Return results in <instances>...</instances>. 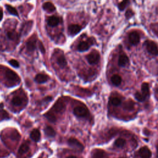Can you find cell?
<instances>
[{
	"mask_svg": "<svg viewBox=\"0 0 158 158\" xmlns=\"http://www.w3.org/2000/svg\"><path fill=\"white\" fill-rule=\"evenodd\" d=\"M135 97L137 100H138V101L142 102L143 101H145V96L142 94V93H140L139 92H137L135 94Z\"/></svg>",
	"mask_w": 158,
	"mask_h": 158,
	"instance_id": "f546056e",
	"label": "cell"
},
{
	"mask_svg": "<svg viewBox=\"0 0 158 158\" xmlns=\"http://www.w3.org/2000/svg\"><path fill=\"white\" fill-rule=\"evenodd\" d=\"M119 158H125V157H119Z\"/></svg>",
	"mask_w": 158,
	"mask_h": 158,
	"instance_id": "8d00e7d4",
	"label": "cell"
},
{
	"mask_svg": "<svg viewBox=\"0 0 158 158\" xmlns=\"http://www.w3.org/2000/svg\"><path fill=\"white\" fill-rule=\"evenodd\" d=\"M9 62L11 66L14 67H19V63L18 62V61H17L15 60H11L9 61Z\"/></svg>",
	"mask_w": 158,
	"mask_h": 158,
	"instance_id": "1f68e13d",
	"label": "cell"
},
{
	"mask_svg": "<svg viewBox=\"0 0 158 158\" xmlns=\"http://www.w3.org/2000/svg\"><path fill=\"white\" fill-rule=\"evenodd\" d=\"M125 143H126L125 140L124 138H119L118 139H117L114 143L115 146L118 148L124 147Z\"/></svg>",
	"mask_w": 158,
	"mask_h": 158,
	"instance_id": "cb8c5ba5",
	"label": "cell"
},
{
	"mask_svg": "<svg viewBox=\"0 0 158 158\" xmlns=\"http://www.w3.org/2000/svg\"><path fill=\"white\" fill-rule=\"evenodd\" d=\"M128 61H129V60H128V57H127V56L125 54H122L119 56L118 64L120 66L124 67L127 65Z\"/></svg>",
	"mask_w": 158,
	"mask_h": 158,
	"instance_id": "7c38bea8",
	"label": "cell"
},
{
	"mask_svg": "<svg viewBox=\"0 0 158 158\" xmlns=\"http://www.w3.org/2000/svg\"><path fill=\"white\" fill-rule=\"evenodd\" d=\"M111 103L114 106H118L121 104V99L118 97H114L111 99Z\"/></svg>",
	"mask_w": 158,
	"mask_h": 158,
	"instance_id": "83f0119b",
	"label": "cell"
},
{
	"mask_svg": "<svg viewBox=\"0 0 158 158\" xmlns=\"http://www.w3.org/2000/svg\"><path fill=\"white\" fill-rule=\"evenodd\" d=\"M6 7L7 10L9 11V13L10 14H13L14 16H19L18 13H17V11L16 9L15 8L11 6H10L9 4L6 5Z\"/></svg>",
	"mask_w": 158,
	"mask_h": 158,
	"instance_id": "d4e9b609",
	"label": "cell"
},
{
	"mask_svg": "<svg viewBox=\"0 0 158 158\" xmlns=\"http://www.w3.org/2000/svg\"><path fill=\"white\" fill-rule=\"evenodd\" d=\"M81 29L80 26L77 24H72L69 27V32L72 35H75L77 34Z\"/></svg>",
	"mask_w": 158,
	"mask_h": 158,
	"instance_id": "30bf717a",
	"label": "cell"
},
{
	"mask_svg": "<svg viewBox=\"0 0 158 158\" xmlns=\"http://www.w3.org/2000/svg\"><path fill=\"white\" fill-rule=\"evenodd\" d=\"M146 50L150 54L153 55H158V47L157 45L153 41L148 40L145 43Z\"/></svg>",
	"mask_w": 158,
	"mask_h": 158,
	"instance_id": "3957f363",
	"label": "cell"
},
{
	"mask_svg": "<svg viewBox=\"0 0 158 158\" xmlns=\"http://www.w3.org/2000/svg\"><path fill=\"white\" fill-rule=\"evenodd\" d=\"M28 150H29V143L28 142H26L20 146L18 153L19 154H22L26 153Z\"/></svg>",
	"mask_w": 158,
	"mask_h": 158,
	"instance_id": "d6986e66",
	"label": "cell"
},
{
	"mask_svg": "<svg viewBox=\"0 0 158 158\" xmlns=\"http://www.w3.org/2000/svg\"><path fill=\"white\" fill-rule=\"evenodd\" d=\"M41 137V134L38 129H34L30 133L31 138L35 142H38Z\"/></svg>",
	"mask_w": 158,
	"mask_h": 158,
	"instance_id": "9a60e30c",
	"label": "cell"
},
{
	"mask_svg": "<svg viewBox=\"0 0 158 158\" xmlns=\"http://www.w3.org/2000/svg\"><path fill=\"white\" fill-rule=\"evenodd\" d=\"M142 94L145 96H148L149 95V87L148 83H143L142 85Z\"/></svg>",
	"mask_w": 158,
	"mask_h": 158,
	"instance_id": "603a6c76",
	"label": "cell"
},
{
	"mask_svg": "<svg viewBox=\"0 0 158 158\" xmlns=\"http://www.w3.org/2000/svg\"><path fill=\"white\" fill-rule=\"evenodd\" d=\"M128 39H129V41L131 44L133 45H137L139 43L140 38L139 34L137 32H133L129 34Z\"/></svg>",
	"mask_w": 158,
	"mask_h": 158,
	"instance_id": "8992f818",
	"label": "cell"
},
{
	"mask_svg": "<svg viewBox=\"0 0 158 158\" xmlns=\"http://www.w3.org/2000/svg\"><path fill=\"white\" fill-rule=\"evenodd\" d=\"M39 47H40V49L41 50V51H42V52H43V53H45V48H44V46L42 44V43L41 42H39Z\"/></svg>",
	"mask_w": 158,
	"mask_h": 158,
	"instance_id": "836d02e7",
	"label": "cell"
},
{
	"mask_svg": "<svg viewBox=\"0 0 158 158\" xmlns=\"http://www.w3.org/2000/svg\"><path fill=\"white\" fill-rule=\"evenodd\" d=\"M133 15V11L131 10H128L126 13V17L127 18H130Z\"/></svg>",
	"mask_w": 158,
	"mask_h": 158,
	"instance_id": "d6a6232c",
	"label": "cell"
},
{
	"mask_svg": "<svg viewBox=\"0 0 158 158\" xmlns=\"http://www.w3.org/2000/svg\"><path fill=\"white\" fill-rule=\"evenodd\" d=\"M135 103L132 100H128L125 101L124 104H123V108L124 109L127 111H132L134 109Z\"/></svg>",
	"mask_w": 158,
	"mask_h": 158,
	"instance_id": "ffe728a7",
	"label": "cell"
},
{
	"mask_svg": "<svg viewBox=\"0 0 158 158\" xmlns=\"http://www.w3.org/2000/svg\"><path fill=\"white\" fill-rule=\"evenodd\" d=\"M12 104L13 105H14V106H21V105L22 104V99L19 97V96H15L12 99Z\"/></svg>",
	"mask_w": 158,
	"mask_h": 158,
	"instance_id": "4316f807",
	"label": "cell"
},
{
	"mask_svg": "<svg viewBox=\"0 0 158 158\" xmlns=\"http://www.w3.org/2000/svg\"><path fill=\"white\" fill-rule=\"evenodd\" d=\"M57 63L58 64V65L62 68L65 67L67 66V61L63 55L58 56L57 58Z\"/></svg>",
	"mask_w": 158,
	"mask_h": 158,
	"instance_id": "2e32d148",
	"label": "cell"
},
{
	"mask_svg": "<svg viewBox=\"0 0 158 158\" xmlns=\"http://www.w3.org/2000/svg\"><path fill=\"white\" fill-rule=\"evenodd\" d=\"M37 39L35 37H32L27 42V49L28 51H33L36 48Z\"/></svg>",
	"mask_w": 158,
	"mask_h": 158,
	"instance_id": "ba28073f",
	"label": "cell"
},
{
	"mask_svg": "<svg viewBox=\"0 0 158 158\" xmlns=\"http://www.w3.org/2000/svg\"><path fill=\"white\" fill-rule=\"evenodd\" d=\"M51 109H52L50 111V112L54 114L55 113H62L64 109H65V103H64V102L62 100H61V99H59V100L55 104L53 107Z\"/></svg>",
	"mask_w": 158,
	"mask_h": 158,
	"instance_id": "7a4b0ae2",
	"label": "cell"
},
{
	"mask_svg": "<svg viewBox=\"0 0 158 158\" xmlns=\"http://www.w3.org/2000/svg\"><path fill=\"white\" fill-rule=\"evenodd\" d=\"M128 3H129V1H128V0H123V1L119 4V9L121 11L124 10L126 8Z\"/></svg>",
	"mask_w": 158,
	"mask_h": 158,
	"instance_id": "4dcf8cb0",
	"label": "cell"
},
{
	"mask_svg": "<svg viewBox=\"0 0 158 158\" xmlns=\"http://www.w3.org/2000/svg\"><path fill=\"white\" fill-rule=\"evenodd\" d=\"M45 133L46 134V135H47L49 137H52L55 136L56 135V132L53 129V128H52L50 126L46 127L45 128Z\"/></svg>",
	"mask_w": 158,
	"mask_h": 158,
	"instance_id": "44dd1931",
	"label": "cell"
},
{
	"mask_svg": "<svg viewBox=\"0 0 158 158\" xmlns=\"http://www.w3.org/2000/svg\"><path fill=\"white\" fill-rule=\"evenodd\" d=\"M92 158H105L106 153L105 151L100 149H95L92 151Z\"/></svg>",
	"mask_w": 158,
	"mask_h": 158,
	"instance_id": "9c48e42d",
	"label": "cell"
},
{
	"mask_svg": "<svg viewBox=\"0 0 158 158\" xmlns=\"http://www.w3.org/2000/svg\"><path fill=\"white\" fill-rule=\"evenodd\" d=\"M6 77H7L10 80H16L18 78V76L16 74V73L11 70H8L6 72Z\"/></svg>",
	"mask_w": 158,
	"mask_h": 158,
	"instance_id": "ac0fdd59",
	"label": "cell"
},
{
	"mask_svg": "<svg viewBox=\"0 0 158 158\" xmlns=\"http://www.w3.org/2000/svg\"><path fill=\"white\" fill-rule=\"evenodd\" d=\"M3 11L0 10V21H1V19H3Z\"/></svg>",
	"mask_w": 158,
	"mask_h": 158,
	"instance_id": "e575fe53",
	"label": "cell"
},
{
	"mask_svg": "<svg viewBox=\"0 0 158 158\" xmlns=\"http://www.w3.org/2000/svg\"><path fill=\"white\" fill-rule=\"evenodd\" d=\"M90 44L88 42H81L78 45V50L80 51H85L90 48Z\"/></svg>",
	"mask_w": 158,
	"mask_h": 158,
	"instance_id": "e0dca14e",
	"label": "cell"
},
{
	"mask_svg": "<svg viewBox=\"0 0 158 158\" xmlns=\"http://www.w3.org/2000/svg\"><path fill=\"white\" fill-rule=\"evenodd\" d=\"M40 158H43V157H40Z\"/></svg>",
	"mask_w": 158,
	"mask_h": 158,
	"instance_id": "74e56055",
	"label": "cell"
},
{
	"mask_svg": "<svg viewBox=\"0 0 158 158\" xmlns=\"http://www.w3.org/2000/svg\"><path fill=\"white\" fill-rule=\"evenodd\" d=\"M111 81H112V83L114 85L119 86L122 82V78L119 75H114L113 77H111Z\"/></svg>",
	"mask_w": 158,
	"mask_h": 158,
	"instance_id": "7402d4cb",
	"label": "cell"
},
{
	"mask_svg": "<svg viewBox=\"0 0 158 158\" xmlns=\"http://www.w3.org/2000/svg\"><path fill=\"white\" fill-rule=\"evenodd\" d=\"M7 36L10 39V40H16L18 37V35H17V33L14 31V30H11V31H9L7 33Z\"/></svg>",
	"mask_w": 158,
	"mask_h": 158,
	"instance_id": "484cf974",
	"label": "cell"
},
{
	"mask_svg": "<svg viewBox=\"0 0 158 158\" xmlns=\"http://www.w3.org/2000/svg\"><path fill=\"white\" fill-rule=\"evenodd\" d=\"M48 79H49V77H48V75H45V74H38L36 76V77H35V81H37V82L39 83V84L45 83Z\"/></svg>",
	"mask_w": 158,
	"mask_h": 158,
	"instance_id": "4fadbf2b",
	"label": "cell"
},
{
	"mask_svg": "<svg viewBox=\"0 0 158 158\" xmlns=\"http://www.w3.org/2000/svg\"><path fill=\"white\" fill-rule=\"evenodd\" d=\"M74 114L79 118H85L89 115V111L85 106H78L74 108Z\"/></svg>",
	"mask_w": 158,
	"mask_h": 158,
	"instance_id": "6da1fadb",
	"label": "cell"
},
{
	"mask_svg": "<svg viewBox=\"0 0 158 158\" xmlns=\"http://www.w3.org/2000/svg\"><path fill=\"white\" fill-rule=\"evenodd\" d=\"M99 58H100V56H99V52L96 51H92L86 56L87 61L90 64H96L99 61Z\"/></svg>",
	"mask_w": 158,
	"mask_h": 158,
	"instance_id": "5b68a950",
	"label": "cell"
},
{
	"mask_svg": "<svg viewBox=\"0 0 158 158\" xmlns=\"http://www.w3.org/2000/svg\"><path fill=\"white\" fill-rule=\"evenodd\" d=\"M68 144L73 149L77 150L79 152H81L84 150V146L77 139L74 138H71L68 140Z\"/></svg>",
	"mask_w": 158,
	"mask_h": 158,
	"instance_id": "277c9868",
	"label": "cell"
},
{
	"mask_svg": "<svg viewBox=\"0 0 158 158\" xmlns=\"http://www.w3.org/2000/svg\"><path fill=\"white\" fill-rule=\"evenodd\" d=\"M43 8L48 12L52 13L56 10L54 4L51 2H46L43 4Z\"/></svg>",
	"mask_w": 158,
	"mask_h": 158,
	"instance_id": "5bb4252c",
	"label": "cell"
},
{
	"mask_svg": "<svg viewBox=\"0 0 158 158\" xmlns=\"http://www.w3.org/2000/svg\"><path fill=\"white\" fill-rule=\"evenodd\" d=\"M45 116L46 117V118H47V119L50 121H51L52 122H55L57 119L56 116L54 114H52L51 112H50V111L45 114Z\"/></svg>",
	"mask_w": 158,
	"mask_h": 158,
	"instance_id": "f1b7e54d",
	"label": "cell"
},
{
	"mask_svg": "<svg viewBox=\"0 0 158 158\" xmlns=\"http://www.w3.org/2000/svg\"><path fill=\"white\" fill-rule=\"evenodd\" d=\"M60 19L58 17L51 16L48 19V24L51 27H55L59 24Z\"/></svg>",
	"mask_w": 158,
	"mask_h": 158,
	"instance_id": "8fae6325",
	"label": "cell"
},
{
	"mask_svg": "<svg viewBox=\"0 0 158 158\" xmlns=\"http://www.w3.org/2000/svg\"><path fill=\"white\" fill-rule=\"evenodd\" d=\"M67 158H77V157H75V156H71L67 157Z\"/></svg>",
	"mask_w": 158,
	"mask_h": 158,
	"instance_id": "d590c367",
	"label": "cell"
},
{
	"mask_svg": "<svg viewBox=\"0 0 158 158\" xmlns=\"http://www.w3.org/2000/svg\"><path fill=\"white\" fill-rule=\"evenodd\" d=\"M138 153L140 156L142 158H151V152L146 146L140 148Z\"/></svg>",
	"mask_w": 158,
	"mask_h": 158,
	"instance_id": "52a82bcc",
	"label": "cell"
}]
</instances>
